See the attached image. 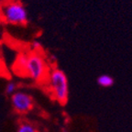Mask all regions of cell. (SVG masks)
<instances>
[{"label": "cell", "instance_id": "cell-1", "mask_svg": "<svg viewBox=\"0 0 132 132\" xmlns=\"http://www.w3.org/2000/svg\"><path fill=\"white\" fill-rule=\"evenodd\" d=\"M27 78L31 79L39 85H46L52 69L50 68L42 52L39 50H35L27 53Z\"/></svg>", "mask_w": 132, "mask_h": 132}, {"label": "cell", "instance_id": "cell-2", "mask_svg": "<svg viewBox=\"0 0 132 132\" xmlns=\"http://www.w3.org/2000/svg\"><path fill=\"white\" fill-rule=\"evenodd\" d=\"M54 99L61 105H65L68 101L69 85L68 79L62 70L57 68L52 69L49 74L47 84Z\"/></svg>", "mask_w": 132, "mask_h": 132}, {"label": "cell", "instance_id": "cell-3", "mask_svg": "<svg viewBox=\"0 0 132 132\" xmlns=\"http://www.w3.org/2000/svg\"><path fill=\"white\" fill-rule=\"evenodd\" d=\"M28 20V12L20 2L13 0L3 5L2 21L11 25H26Z\"/></svg>", "mask_w": 132, "mask_h": 132}, {"label": "cell", "instance_id": "cell-4", "mask_svg": "<svg viewBox=\"0 0 132 132\" xmlns=\"http://www.w3.org/2000/svg\"><path fill=\"white\" fill-rule=\"evenodd\" d=\"M13 109L19 114H26L31 111L34 105V100L29 94L24 91H16L10 96Z\"/></svg>", "mask_w": 132, "mask_h": 132}, {"label": "cell", "instance_id": "cell-5", "mask_svg": "<svg viewBox=\"0 0 132 132\" xmlns=\"http://www.w3.org/2000/svg\"><path fill=\"white\" fill-rule=\"evenodd\" d=\"M27 59H28V55L26 53L19 54L16 58V60H15L12 66V71L16 75H18L19 77L27 78V70H26Z\"/></svg>", "mask_w": 132, "mask_h": 132}, {"label": "cell", "instance_id": "cell-6", "mask_svg": "<svg viewBox=\"0 0 132 132\" xmlns=\"http://www.w3.org/2000/svg\"><path fill=\"white\" fill-rule=\"evenodd\" d=\"M16 132H39L34 124L28 121H23L19 124Z\"/></svg>", "mask_w": 132, "mask_h": 132}, {"label": "cell", "instance_id": "cell-7", "mask_svg": "<svg viewBox=\"0 0 132 132\" xmlns=\"http://www.w3.org/2000/svg\"><path fill=\"white\" fill-rule=\"evenodd\" d=\"M97 84L102 87H110L114 85V79L107 74H103L97 78Z\"/></svg>", "mask_w": 132, "mask_h": 132}, {"label": "cell", "instance_id": "cell-8", "mask_svg": "<svg viewBox=\"0 0 132 132\" xmlns=\"http://www.w3.org/2000/svg\"><path fill=\"white\" fill-rule=\"evenodd\" d=\"M9 76H10L9 70H8L4 59L0 56V77H3V78H9Z\"/></svg>", "mask_w": 132, "mask_h": 132}, {"label": "cell", "instance_id": "cell-9", "mask_svg": "<svg viewBox=\"0 0 132 132\" xmlns=\"http://www.w3.org/2000/svg\"><path fill=\"white\" fill-rule=\"evenodd\" d=\"M5 91H6V94L7 95H12L14 93H16L18 91V85H16L15 82H8L6 85V88H5Z\"/></svg>", "mask_w": 132, "mask_h": 132}, {"label": "cell", "instance_id": "cell-10", "mask_svg": "<svg viewBox=\"0 0 132 132\" xmlns=\"http://www.w3.org/2000/svg\"><path fill=\"white\" fill-rule=\"evenodd\" d=\"M2 10H3V4L0 0V22L2 21Z\"/></svg>", "mask_w": 132, "mask_h": 132}]
</instances>
